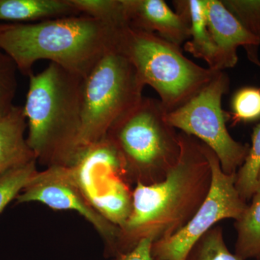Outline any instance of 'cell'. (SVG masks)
Listing matches in <instances>:
<instances>
[{"label":"cell","instance_id":"cell-1","mask_svg":"<svg viewBox=\"0 0 260 260\" xmlns=\"http://www.w3.org/2000/svg\"><path fill=\"white\" fill-rule=\"evenodd\" d=\"M179 160L165 179L137 184L133 208L120 229L115 256L131 251L145 238L154 242L172 237L191 220L204 203L212 184V169L203 143L179 133Z\"/></svg>","mask_w":260,"mask_h":260},{"label":"cell","instance_id":"cell-2","mask_svg":"<svg viewBox=\"0 0 260 260\" xmlns=\"http://www.w3.org/2000/svg\"><path fill=\"white\" fill-rule=\"evenodd\" d=\"M125 27L113 26L85 15L3 24L0 49L26 76L34 73L32 68L37 61L46 59L84 78L106 53L117 46Z\"/></svg>","mask_w":260,"mask_h":260},{"label":"cell","instance_id":"cell-3","mask_svg":"<svg viewBox=\"0 0 260 260\" xmlns=\"http://www.w3.org/2000/svg\"><path fill=\"white\" fill-rule=\"evenodd\" d=\"M83 78L50 62L29 76L26 141L45 167H72L80 153Z\"/></svg>","mask_w":260,"mask_h":260},{"label":"cell","instance_id":"cell-4","mask_svg":"<svg viewBox=\"0 0 260 260\" xmlns=\"http://www.w3.org/2000/svg\"><path fill=\"white\" fill-rule=\"evenodd\" d=\"M160 101L144 98L111 127L107 138L122 158L129 185L164 180L181 153L179 133L166 121Z\"/></svg>","mask_w":260,"mask_h":260},{"label":"cell","instance_id":"cell-5","mask_svg":"<svg viewBox=\"0 0 260 260\" xmlns=\"http://www.w3.org/2000/svg\"><path fill=\"white\" fill-rule=\"evenodd\" d=\"M117 48L134 65L144 87L157 92L167 113L189 102L220 72L193 62L179 46L157 34L129 26L121 30Z\"/></svg>","mask_w":260,"mask_h":260},{"label":"cell","instance_id":"cell-6","mask_svg":"<svg viewBox=\"0 0 260 260\" xmlns=\"http://www.w3.org/2000/svg\"><path fill=\"white\" fill-rule=\"evenodd\" d=\"M143 88L134 65L117 46L104 54L83 80L80 153L104 139L116 121L138 106Z\"/></svg>","mask_w":260,"mask_h":260},{"label":"cell","instance_id":"cell-7","mask_svg":"<svg viewBox=\"0 0 260 260\" xmlns=\"http://www.w3.org/2000/svg\"><path fill=\"white\" fill-rule=\"evenodd\" d=\"M230 80L223 71L183 107L167 113L166 121L181 133L194 137L211 149L225 174H237L245 161L249 145L232 138L227 129L229 113L222 108V99Z\"/></svg>","mask_w":260,"mask_h":260},{"label":"cell","instance_id":"cell-8","mask_svg":"<svg viewBox=\"0 0 260 260\" xmlns=\"http://www.w3.org/2000/svg\"><path fill=\"white\" fill-rule=\"evenodd\" d=\"M203 148L212 169L209 193L185 226L172 237L153 243L154 260L185 259L197 241L215 224L224 219L237 220L247 208L236 188V174H225L213 150L204 143Z\"/></svg>","mask_w":260,"mask_h":260},{"label":"cell","instance_id":"cell-9","mask_svg":"<svg viewBox=\"0 0 260 260\" xmlns=\"http://www.w3.org/2000/svg\"><path fill=\"white\" fill-rule=\"evenodd\" d=\"M16 203H40L56 210H73L81 215L102 237L105 254L115 256L120 229L98 211L80 187L71 167H48L38 172L23 191Z\"/></svg>","mask_w":260,"mask_h":260},{"label":"cell","instance_id":"cell-10","mask_svg":"<svg viewBox=\"0 0 260 260\" xmlns=\"http://www.w3.org/2000/svg\"><path fill=\"white\" fill-rule=\"evenodd\" d=\"M207 23L219 53V70L237 64L238 48L245 49L248 59L260 66V40L250 34L225 8L222 0H205Z\"/></svg>","mask_w":260,"mask_h":260},{"label":"cell","instance_id":"cell-11","mask_svg":"<svg viewBox=\"0 0 260 260\" xmlns=\"http://www.w3.org/2000/svg\"><path fill=\"white\" fill-rule=\"evenodd\" d=\"M130 28L157 34L180 46L190 38L187 17L174 12L164 0H123Z\"/></svg>","mask_w":260,"mask_h":260},{"label":"cell","instance_id":"cell-12","mask_svg":"<svg viewBox=\"0 0 260 260\" xmlns=\"http://www.w3.org/2000/svg\"><path fill=\"white\" fill-rule=\"evenodd\" d=\"M26 129L23 107L14 106L0 119V175L36 159L27 143Z\"/></svg>","mask_w":260,"mask_h":260},{"label":"cell","instance_id":"cell-13","mask_svg":"<svg viewBox=\"0 0 260 260\" xmlns=\"http://www.w3.org/2000/svg\"><path fill=\"white\" fill-rule=\"evenodd\" d=\"M174 4L176 12L189 20L190 38L184 44V50L206 61L210 69L220 71L218 48L208 29L205 0H179Z\"/></svg>","mask_w":260,"mask_h":260},{"label":"cell","instance_id":"cell-14","mask_svg":"<svg viewBox=\"0 0 260 260\" xmlns=\"http://www.w3.org/2000/svg\"><path fill=\"white\" fill-rule=\"evenodd\" d=\"M78 15L70 0H0V20L14 23H39Z\"/></svg>","mask_w":260,"mask_h":260},{"label":"cell","instance_id":"cell-15","mask_svg":"<svg viewBox=\"0 0 260 260\" xmlns=\"http://www.w3.org/2000/svg\"><path fill=\"white\" fill-rule=\"evenodd\" d=\"M251 200L234 223L237 232L234 254L244 260H260V193H255Z\"/></svg>","mask_w":260,"mask_h":260},{"label":"cell","instance_id":"cell-16","mask_svg":"<svg viewBox=\"0 0 260 260\" xmlns=\"http://www.w3.org/2000/svg\"><path fill=\"white\" fill-rule=\"evenodd\" d=\"M103 216L118 227L129 218L133 208V190L122 178H117L91 201Z\"/></svg>","mask_w":260,"mask_h":260},{"label":"cell","instance_id":"cell-17","mask_svg":"<svg viewBox=\"0 0 260 260\" xmlns=\"http://www.w3.org/2000/svg\"><path fill=\"white\" fill-rule=\"evenodd\" d=\"M80 15L116 27L129 26L123 0H70Z\"/></svg>","mask_w":260,"mask_h":260},{"label":"cell","instance_id":"cell-18","mask_svg":"<svg viewBox=\"0 0 260 260\" xmlns=\"http://www.w3.org/2000/svg\"><path fill=\"white\" fill-rule=\"evenodd\" d=\"M260 169V122L251 135V145L245 161L236 174V188L244 201L251 200L256 192Z\"/></svg>","mask_w":260,"mask_h":260},{"label":"cell","instance_id":"cell-19","mask_svg":"<svg viewBox=\"0 0 260 260\" xmlns=\"http://www.w3.org/2000/svg\"><path fill=\"white\" fill-rule=\"evenodd\" d=\"M184 260H244L231 252L225 244L223 229L215 225L197 241Z\"/></svg>","mask_w":260,"mask_h":260},{"label":"cell","instance_id":"cell-20","mask_svg":"<svg viewBox=\"0 0 260 260\" xmlns=\"http://www.w3.org/2000/svg\"><path fill=\"white\" fill-rule=\"evenodd\" d=\"M36 159L13 168L0 175V213L18 194L39 172Z\"/></svg>","mask_w":260,"mask_h":260},{"label":"cell","instance_id":"cell-21","mask_svg":"<svg viewBox=\"0 0 260 260\" xmlns=\"http://www.w3.org/2000/svg\"><path fill=\"white\" fill-rule=\"evenodd\" d=\"M229 119L233 124L248 123L260 119V88L245 87L234 94Z\"/></svg>","mask_w":260,"mask_h":260},{"label":"cell","instance_id":"cell-22","mask_svg":"<svg viewBox=\"0 0 260 260\" xmlns=\"http://www.w3.org/2000/svg\"><path fill=\"white\" fill-rule=\"evenodd\" d=\"M18 71L14 61L0 49V119L15 106L13 100L18 88Z\"/></svg>","mask_w":260,"mask_h":260},{"label":"cell","instance_id":"cell-23","mask_svg":"<svg viewBox=\"0 0 260 260\" xmlns=\"http://www.w3.org/2000/svg\"><path fill=\"white\" fill-rule=\"evenodd\" d=\"M231 13L260 40V0H222Z\"/></svg>","mask_w":260,"mask_h":260},{"label":"cell","instance_id":"cell-24","mask_svg":"<svg viewBox=\"0 0 260 260\" xmlns=\"http://www.w3.org/2000/svg\"><path fill=\"white\" fill-rule=\"evenodd\" d=\"M153 243L151 238H145L131 251L117 254L112 260H154L152 254Z\"/></svg>","mask_w":260,"mask_h":260},{"label":"cell","instance_id":"cell-25","mask_svg":"<svg viewBox=\"0 0 260 260\" xmlns=\"http://www.w3.org/2000/svg\"><path fill=\"white\" fill-rule=\"evenodd\" d=\"M255 193H260V169L259 172H258L257 181H256V188Z\"/></svg>","mask_w":260,"mask_h":260}]
</instances>
